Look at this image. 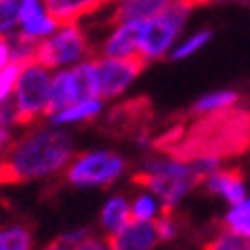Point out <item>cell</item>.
Returning a JSON list of instances; mask_svg holds the SVG:
<instances>
[{
  "label": "cell",
  "mask_w": 250,
  "mask_h": 250,
  "mask_svg": "<svg viewBox=\"0 0 250 250\" xmlns=\"http://www.w3.org/2000/svg\"><path fill=\"white\" fill-rule=\"evenodd\" d=\"M76 154V141L67 127L34 123L16 136L0 156V183H34L61 177Z\"/></svg>",
  "instance_id": "cell-1"
},
{
  "label": "cell",
  "mask_w": 250,
  "mask_h": 250,
  "mask_svg": "<svg viewBox=\"0 0 250 250\" xmlns=\"http://www.w3.org/2000/svg\"><path fill=\"white\" fill-rule=\"evenodd\" d=\"M250 143V109L234 105L217 114L199 116L190 130H181V136L170 147V154L181 159H194L201 154L232 156L246 150Z\"/></svg>",
  "instance_id": "cell-2"
},
{
  "label": "cell",
  "mask_w": 250,
  "mask_h": 250,
  "mask_svg": "<svg viewBox=\"0 0 250 250\" xmlns=\"http://www.w3.org/2000/svg\"><path fill=\"white\" fill-rule=\"evenodd\" d=\"M134 181L139 188H146L156 194L163 208L172 212L177 206H181L188 194L197 190V186H201V174L192 161L166 152L146 156L136 167Z\"/></svg>",
  "instance_id": "cell-3"
},
{
  "label": "cell",
  "mask_w": 250,
  "mask_h": 250,
  "mask_svg": "<svg viewBox=\"0 0 250 250\" xmlns=\"http://www.w3.org/2000/svg\"><path fill=\"white\" fill-rule=\"evenodd\" d=\"M130 163L121 152L109 147H94V150L76 152L62 177L69 188L76 190H101L112 188L127 174Z\"/></svg>",
  "instance_id": "cell-4"
},
{
  "label": "cell",
  "mask_w": 250,
  "mask_h": 250,
  "mask_svg": "<svg viewBox=\"0 0 250 250\" xmlns=\"http://www.w3.org/2000/svg\"><path fill=\"white\" fill-rule=\"evenodd\" d=\"M52 69L42 62L31 61L22 65L14 85V107L18 112V121L22 127L41 123L47 116L49 107V92H52Z\"/></svg>",
  "instance_id": "cell-5"
},
{
  "label": "cell",
  "mask_w": 250,
  "mask_h": 250,
  "mask_svg": "<svg viewBox=\"0 0 250 250\" xmlns=\"http://www.w3.org/2000/svg\"><path fill=\"white\" fill-rule=\"evenodd\" d=\"M190 11L192 7L186 0H172L159 16L143 21L139 38V56L146 62L161 61L163 56H167Z\"/></svg>",
  "instance_id": "cell-6"
},
{
  "label": "cell",
  "mask_w": 250,
  "mask_h": 250,
  "mask_svg": "<svg viewBox=\"0 0 250 250\" xmlns=\"http://www.w3.org/2000/svg\"><path fill=\"white\" fill-rule=\"evenodd\" d=\"M85 58H92V42L81 22H58L56 31L36 49V61L52 72L74 67Z\"/></svg>",
  "instance_id": "cell-7"
},
{
  "label": "cell",
  "mask_w": 250,
  "mask_h": 250,
  "mask_svg": "<svg viewBox=\"0 0 250 250\" xmlns=\"http://www.w3.org/2000/svg\"><path fill=\"white\" fill-rule=\"evenodd\" d=\"M147 62L141 56L130 58H94V83H96V96L103 101H114L123 96L134 85L139 74L146 69Z\"/></svg>",
  "instance_id": "cell-8"
},
{
  "label": "cell",
  "mask_w": 250,
  "mask_h": 250,
  "mask_svg": "<svg viewBox=\"0 0 250 250\" xmlns=\"http://www.w3.org/2000/svg\"><path fill=\"white\" fill-rule=\"evenodd\" d=\"M85 96H96L94 83V58H85L74 67L56 69L52 74V92H49V107L47 114L74 103ZM47 119V116H45Z\"/></svg>",
  "instance_id": "cell-9"
},
{
  "label": "cell",
  "mask_w": 250,
  "mask_h": 250,
  "mask_svg": "<svg viewBox=\"0 0 250 250\" xmlns=\"http://www.w3.org/2000/svg\"><path fill=\"white\" fill-rule=\"evenodd\" d=\"M143 21H121L114 22L107 36L99 45V56L103 58H130L139 56V38Z\"/></svg>",
  "instance_id": "cell-10"
},
{
  "label": "cell",
  "mask_w": 250,
  "mask_h": 250,
  "mask_svg": "<svg viewBox=\"0 0 250 250\" xmlns=\"http://www.w3.org/2000/svg\"><path fill=\"white\" fill-rule=\"evenodd\" d=\"M58 21L47 11L42 0H21L18 31L34 42H42L56 31Z\"/></svg>",
  "instance_id": "cell-11"
},
{
  "label": "cell",
  "mask_w": 250,
  "mask_h": 250,
  "mask_svg": "<svg viewBox=\"0 0 250 250\" xmlns=\"http://www.w3.org/2000/svg\"><path fill=\"white\" fill-rule=\"evenodd\" d=\"M203 190L212 197L221 199L226 206H234L239 203L246 194L250 192L246 186V179L239 170H230V167H219V170L210 172L208 177L201 179Z\"/></svg>",
  "instance_id": "cell-12"
},
{
  "label": "cell",
  "mask_w": 250,
  "mask_h": 250,
  "mask_svg": "<svg viewBox=\"0 0 250 250\" xmlns=\"http://www.w3.org/2000/svg\"><path fill=\"white\" fill-rule=\"evenodd\" d=\"M105 112V101L101 96H85L74 103L65 105V107L56 109L52 114H47V123L58 125V127H76V125H85L96 121Z\"/></svg>",
  "instance_id": "cell-13"
},
{
  "label": "cell",
  "mask_w": 250,
  "mask_h": 250,
  "mask_svg": "<svg viewBox=\"0 0 250 250\" xmlns=\"http://www.w3.org/2000/svg\"><path fill=\"white\" fill-rule=\"evenodd\" d=\"M132 221V214H130V197L123 192H112L105 197V201L101 203V210H99V230L101 234L105 237H114L119 234L125 226Z\"/></svg>",
  "instance_id": "cell-14"
},
{
  "label": "cell",
  "mask_w": 250,
  "mask_h": 250,
  "mask_svg": "<svg viewBox=\"0 0 250 250\" xmlns=\"http://www.w3.org/2000/svg\"><path fill=\"white\" fill-rule=\"evenodd\" d=\"M161 246V239L156 234L154 224L143 221H130L119 234L112 237L114 250H156Z\"/></svg>",
  "instance_id": "cell-15"
},
{
  "label": "cell",
  "mask_w": 250,
  "mask_h": 250,
  "mask_svg": "<svg viewBox=\"0 0 250 250\" xmlns=\"http://www.w3.org/2000/svg\"><path fill=\"white\" fill-rule=\"evenodd\" d=\"M42 2L58 22H81L83 18L99 14L116 0H42Z\"/></svg>",
  "instance_id": "cell-16"
},
{
  "label": "cell",
  "mask_w": 250,
  "mask_h": 250,
  "mask_svg": "<svg viewBox=\"0 0 250 250\" xmlns=\"http://www.w3.org/2000/svg\"><path fill=\"white\" fill-rule=\"evenodd\" d=\"M172 0H116V7L109 16L112 25L121 21H150L159 16Z\"/></svg>",
  "instance_id": "cell-17"
},
{
  "label": "cell",
  "mask_w": 250,
  "mask_h": 250,
  "mask_svg": "<svg viewBox=\"0 0 250 250\" xmlns=\"http://www.w3.org/2000/svg\"><path fill=\"white\" fill-rule=\"evenodd\" d=\"M241 96L237 89H214V92L203 94L201 99L194 101L192 105V116H208V114H217V112H224L230 109L234 105H239Z\"/></svg>",
  "instance_id": "cell-18"
},
{
  "label": "cell",
  "mask_w": 250,
  "mask_h": 250,
  "mask_svg": "<svg viewBox=\"0 0 250 250\" xmlns=\"http://www.w3.org/2000/svg\"><path fill=\"white\" fill-rule=\"evenodd\" d=\"M166 212L163 203L156 194H152L146 188H139L130 197V214L132 221H143V224H154L156 219Z\"/></svg>",
  "instance_id": "cell-19"
},
{
  "label": "cell",
  "mask_w": 250,
  "mask_h": 250,
  "mask_svg": "<svg viewBox=\"0 0 250 250\" xmlns=\"http://www.w3.org/2000/svg\"><path fill=\"white\" fill-rule=\"evenodd\" d=\"M36 237L29 224H2L0 226V250H34Z\"/></svg>",
  "instance_id": "cell-20"
},
{
  "label": "cell",
  "mask_w": 250,
  "mask_h": 250,
  "mask_svg": "<svg viewBox=\"0 0 250 250\" xmlns=\"http://www.w3.org/2000/svg\"><path fill=\"white\" fill-rule=\"evenodd\" d=\"M7 41V47H9V58L11 62H16V65H27V62L36 61V49H38V42L29 41V38H25L21 34V31H16V34H11V36L5 38Z\"/></svg>",
  "instance_id": "cell-21"
},
{
  "label": "cell",
  "mask_w": 250,
  "mask_h": 250,
  "mask_svg": "<svg viewBox=\"0 0 250 250\" xmlns=\"http://www.w3.org/2000/svg\"><path fill=\"white\" fill-rule=\"evenodd\" d=\"M210 38H212V31L210 29L194 31L192 36H188L186 41L179 42L177 47H172L170 54H167V58H172V61H186V58L194 56L197 52H201L203 47L210 42Z\"/></svg>",
  "instance_id": "cell-22"
},
{
  "label": "cell",
  "mask_w": 250,
  "mask_h": 250,
  "mask_svg": "<svg viewBox=\"0 0 250 250\" xmlns=\"http://www.w3.org/2000/svg\"><path fill=\"white\" fill-rule=\"evenodd\" d=\"M201 250H250V241L232 230L224 228L221 232L212 234Z\"/></svg>",
  "instance_id": "cell-23"
},
{
  "label": "cell",
  "mask_w": 250,
  "mask_h": 250,
  "mask_svg": "<svg viewBox=\"0 0 250 250\" xmlns=\"http://www.w3.org/2000/svg\"><path fill=\"white\" fill-rule=\"evenodd\" d=\"M89 232H92V230L85 228V226H74V228L62 230L54 239H49L41 250H74Z\"/></svg>",
  "instance_id": "cell-24"
},
{
  "label": "cell",
  "mask_w": 250,
  "mask_h": 250,
  "mask_svg": "<svg viewBox=\"0 0 250 250\" xmlns=\"http://www.w3.org/2000/svg\"><path fill=\"white\" fill-rule=\"evenodd\" d=\"M18 11L21 0H0V38L18 31Z\"/></svg>",
  "instance_id": "cell-25"
},
{
  "label": "cell",
  "mask_w": 250,
  "mask_h": 250,
  "mask_svg": "<svg viewBox=\"0 0 250 250\" xmlns=\"http://www.w3.org/2000/svg\"><path fill=\"white\" fill-rule=\"evenodd\" d=\"M244 221H250V192L241 199L239 203L234 206H228L224 214V228H234V226L244 224Z\"/></svg>",
  "instance_id": "cell-26"
},
{
  "label": "cell",
  "mask_w": 250,
  "mask_h": 250,
  "mask_svg": "<svg viewBox=\"0 0 250 250\" xmlns=\"http://www.w3.org/2000/svg\"><path fill=\"white\" fill-rule=\"evenodd\" d=\"M154 228H156V234H159L161 244H170V241H174L179 237V221L170 210H166L161 217L156 219Z\"/></svg>",
  "instance_id": "cell-27"
},
{
  "label": "cell",
  "mask_w": 250,
  "mask_h": 250,
  "mask_svg": "<svg viewBox=\"0 0 250 250\" xmlns=\"http://www.w3.org/2000/svg\"><path fill=\"white\" fill-rule=\"evenodd\" d=\"M18 72H21V65H16V62H9V65L0 72V103L11 99Z\"/></svg>",
  "instance_id": "cell-28"
},
{
  "label": "cell",
  "mask_w": 250,
  "mask_h": 250,
  "mask_svg": "<svg viewBox=\"0 0 250 250\" xmlns=\"http://www.w3.org/2000/svg\"><path fill=\"white\" fill-rule=\"evenodd\" d=\"M0 127H2V130H14V127H21L18 112H16L14 101H11V99L0 103Z\"/></svg>",
  "instance_id": "cell-29"
},
{
  "label": "cell",
  "mask_w": 250,
  "mask_h": 250,
  "mask_svg": "<svg viewBox=\"0 0 250 250\" xmlns=\"http://www.w3.org/2000/svg\"><path fill=\"white\" fill-rule=\"evenodd\" d=\"M74 250H114V248H112V239H109V237H105V234H101V232L99 234L89 232Z\"/></svg>",
  "instance_id": "cell-30"
},
{
  "label": "cell",
  "mask_w": 250,
  "mask_h": 250,
  "mask_svg": "<svg viewBox=\"0 0 250 250\" xmlns=\"http://www.w3.org/2000/svg\"><path fill=\"white\" fill-rule=\"evenodd\" d=\"M14 139H16L14 130H2V127H0V156L9 150V146L14 143Z\"/></svg>",
  "instance_id": "cell-31"
},
{
  "label": "cell",
  "mask_w": 250,
  "mask_h": 250,
  "mask_svg": "<svg viewBox=\"0 0 250 250\" xmlns=\"http://www.w3.org/2000/svg\"><path fill=\"white\" fill-rule=\"evenodd\" d=\"M11 62V58H9V47H7V41L5 38H0V72L7 67Z\"/></svg>",
  "instance_id": "cell-32"
},
{
  "label": "cell",
  "mask_w": 250,
  "mask_h": 250,
  "mask_svg": "<svg viewBox=\"0 0 250 250\" xmlns=\"http://www.w3.org/2000/svg\"><path fill=\"white\" fill-rule=\"evenodd\" d=\"M232 232H237V234H241V237H246V239L250 241V221H244V224H239V226H234V228H230Z\"/></svg>",
  "instance_id": "cell-33"
},
{
  "label": "cell",
  "mask_w": 250,
  "mask_h": 250,
  "mask_svg": "<svg viewBox=\"0 0 250 250\" xmlns=\"http://www.w3.org/2000/svg\"><path fill=\"white\" fill-rule=\"evenodd\" d=\"M186 2L194 9V7H201V5H210V2H214V0H186Z\"/></svg>",
  "instance_id": "cell-34"
}]
</instances>
